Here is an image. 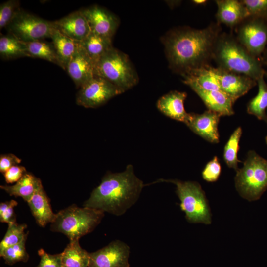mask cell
I'll use <instances>...</instances> for the list:
<instances>
[{
  "label": "cell",
  "mask_w": 267,
  "mask_h": 267,
  "mask_svg": "<svg viewBox=\"0 0 267 267\" xmlns=\"http://www.w3.org/2000/svg\"><path fill=\"white\" fill-rule=\"evenodd\" d=\"M53 23L56 29L77 42L83 41L91 32L88 21L80 10Z\"/></svg>",
  "instance_id": "obj_17"
},
{
  "label": "cell",
  "mask_w": 267,
  "mask_h": 267,
  "mask_svg": "<svg viewBox=\"0 0 267 267\" xmlns=\"http://www.w3.org/2000/svg\"><path fill=\"white\" fill-rule=\"evenodd\" d=\"M37 223L42 227L51 223L55 217L51 209L49 200L43 185L34 193L27 202Z\"/></svg>",
  "instance_id": "obj_20"
},
{
  "label": "cell",
  "mask_w": 267,
  "mask_h": 267,
  "mask_svg": "<svg viewBox=\"0 0 267 267\" xmlns=\"http://www.w3.org/2000/svg\"><path fill=\"white\" fill-rule=\"evenodd\" d=\"M123 92L107 80L95 75L80 88L76 101L77 104L85 108H96Z\"/></svg>",
  "instance_id": "obj_10"
},
{
  "label": "cell",
  "mask_w": 267,
  "mask_h": 267,
  "mask_svg": "<svg viewBox=\"0 0 267 267\" xmlns=\"http://www.w3.org/2000/svg\"><path fill=\"white\" fill-rule=\"evenodd\" d=\"M264 77H262L257 81L258 92L248 102L247 111L248 113L267 123V114L266 111L267 110V84Z\"/></svg>",
  "instance_id": "obj_26"
},
{
  "label": "cell",
  "mask_w": 267,
  "mask_h": 267,
  "mask_svg": "<svg viewBox=\"0 0 267 267\" xmlns=\"http://www.w3.org/2000/svg\"><path fill=\"white\" fill-rule=\"evenodd\" d=\"M213 60L217 67L246 75L256 81L266 72L261 60L252 55L232 33L219 34L214 47Z\"/></svg>",
  "instance_id": "obj_3"
},
{
  "label": "cell",
  "mask_w": 267,
  "mask_h": 267,
  "mask_svg": "<svg viewBox=\"0 0 267 267\" xmlns=\"http://www.w3.org/2000/svg\"><path fill=\"white\" fill-rule=\"evenodd\" d=\"M144 186L133 165L129 164L122 172L106 174L83 207L121 216L137 202Z\"/></svg>",
  "instance_id": "obj_2"
},
{
  "label": "cell",
  "mask_w": 267,
  "mask_h": 267,
  "mask_svg": "<svg viewBox=\"0 0 267 267\" xmlns=\"http://www.w3.org/2000/svg\"><path fill=\"white\" fill-rule=\"evenodd\" d=\"M234 29L238 41L252 55L261 59L267 45V21L248 16Z\"/></svg>",
  "instance_id": "obj_9"
},
{
  "label": "cell",
  "mask_w": 267,
  "mask_h": 267,
  "mask_svg": "<svg viewBox=\"0 0 267 267\" xmlns=\"http://www.w3.org/2000/svg\"><path fill=\"white\" fill-rule=\"evenodd\" d=\"M26 172V168L22 166H13L4 173L5 181L7 183L17 182Z\"/></svg>",
  "instance_id": "obj_37"
},
{
  "label": "cell",
  "mask_w": 267,
  "mask_h": 267,
  "mask_svg": "<svg viewBox=\"0 0 267 267\" xmlns=\"http://www.w3.org/2000/svg\"><path fill=\"white\" fill-rule=\"evenodd\" d=\"M210 66L192 70L182 76L183 79L195 82L205 90L222 91L218 80L211 70Z\"/></svg>",
  "instance_id": "obj_28"
},
{
  "label": "cell",
  "mask_w": 267,
  "mask_h": 267,
  "mask_svg": "<svg viewBox=\"0 0 267 267\" xmlns=\"http://www.w3.org/2000/svg\"><path fill=\"white\" fill-rule=\"evenodd\" d=\"M235 184L242 197L249 201L259 199L267 188V160L250 151L243 167L237 170Z\"/></svg>",
  "instance_id": "obj_5"
},
{
  "label": "cell",
  "mask_w": 267,
  "mask_h": 267,
  "mask_svg": "<svg viewBox=\"0 0 267 267\" xmlns=\"http://www.w3.org/2000/svg\"><path fill=\"white\" fill-rule=\"evenodd\" d=\"M210 69L218 80L222 91L234 102L257 84L256 80L244 75L217 67L211 66Z\"/></svg>",
  "instance_id": "obj_12"
},
{
  "label": "cell",
  "mask_w": 267,
  "mask_h": 267,
  "mask_svg": "<svg viewBox=\"0 0 267 267\" xmlns=\"http://www.w3.org/2000/svg\"><path fill=\"white\" fill-rule=\"evenodd\" d=\"M221 24L211 23L203 29L182 27L170 31L163 40L170 67L181 76L210 65Z\"/></svg>",
  "instance_id": "obj_1"
},
{
  "label": "cell",
  "mask_w": 267,
  "mask_h": 267,
  "mask_svg": "<svg viewBox=\"0 0 267 267\" xmlns=\"http://www.w3.org/2000/svg\"><path fill=\"white\" fill-rule=\"evenodd\" d=\"M79 240L70 241L61 253L62 267H88L89 253L80 246Z\"/></svg>",
  "instance_id": "obj_24"
},
{
  "label": "cell",
  "mask_w": 267,
  "mask_h": 267,
  "mask_svg": "<svg viewBox=\"0 0 267 267\" xmlns=\"http://www.w3.org/2000/svg\"><path fill=\"white\" fill-rule=\"evenodd\" d=\"M104 213L94 208L72 205L55 214L50 223V229L64 234L70 241L79 239L95 228Z\"/></svg>",
  "instance_id": "obj_4"
},
{
  "label": "cell",
  "mask_w": 267,
  "mask_h": 267,
  "mask_svg": "<svg viewBox=\"0 0 267 267\" xmlns=\"http://www.w3.org/2000/svg\"><path fill=\"white\" fill-rule=\"evenodd\" d=\"M186 97L185 92L171 91L158 99L157 107L167 117L186 124L190 117L184 107Z\"/></svg>",
  "instance_id": "obj_19"
},
{
  "label": "cell",
  "mask_w": 267,
  "mask_h": 267,
  "mask_svg": "<svg viewBox=\"0 0 267 267\" xmlns=\"http://www.w3.org/2000/svg\"><path fill=\"white\" fill-rule=\"evenodd\" d=\"M42 185L40 178L26 172L15 184L0 185V187L10 196L21 197L27 202Z\"/></svg>",
  "instance_id": "obj_21"
},
{
  "label": "cell",
  "mask_w": 267,
  "mask_h": 267,
  "mask_svg": "<svg viewBox=\"0 0 267 267\" xmlns=\"http://www.w3.org/2000/svg\"><path fill=\"white\" fill-rule=\"evenodd\" d=\"M0 56L3 60L29 57L23 43L9 34L0 38Z\"/></svg>",
  "instance_id": "obj_27"
},
{
  "label": "cell",
  "mask_w": 267,
  "mask_h": 267,
  "mask_svg": "<svg viewBox=\"0 0 267 267\" xmlns=\"http://www.w3.org/2000/svg\"><path fill=\"white\" fill-rule=\"evenodd\" d=\"M265 75H266L267 77V71H266V74H265Z\"/></svg>",
  "instance_id": "obj_42"
},
{
  "label": "cell",
  "mask_w": 267,
  "mask_h": 267,
  "mask_svg": "<svg viewBox=\"0 0 267 267\" xmlns=\"http://www.w3.org/2000/svg\"><path fill=\"white\" fill-rule=\"evenodd\" d=\"M265 140H266V143L267 144V135L266 136Z\"/></svg>",
  "instance_id": "obj_41"
},
{
  "label": "cell",
  "mask_w": 267,
  "mask_h": 267,
  "mask_svg": "<svg viewBox=\"0 0 267 267\" xmlns=\"http://www.w3.org/2000/svg\"><path fill=\"white\" fill-rule=\"evenodd\" d=\"M221 166L218 158L215 156L206 165L202 172V177L207 182H215L219 179L221 173Z\"/></svg>",
  "instance_id": "obj_34"
},
{
  "label": "cell",
  "mask_w": 267,
  "mask_h": 267,
  "mask_svg": "<svg viewBox=\"0 0 267 267\" xmlns=\"http://www.w3.org/2000/svg\"><path fill=\"white\" fill-rule=\"evenodd\" d=\"M215 1L217 6V22L220 24H225L234 29L249 16L241 0H216Z\"/></svg>",
  "instance_id": "obj_18"
},
{
  "label": "cell",
  "mask_w": 267,
  "mask_h": 267,
  "mask_svg": "<svg viewBox=\"0 0 267 267\" xmlns=\"http://www.w3.org/2000/svg\"><path fill=\"white\" fill-rule=\"evenodd\" d=\"M38 254L40 261L37 267H62L61 253L52 255L41 249Z\"/></svg>",
  "instance_id": "obj_36"
},
{
  "label": "cell",
  "mask_w": 267,
  "mask_h": 267,
  "mask_svg": "<svg viewBox=\"0 0 267 267\" xmlns=\"http://www.w3.org/2000/svg\"><path fill=\"white\" fill-rule=\"evenodd\" d=\"M130 247L125 242L116 240L104 247L89 253L88 267H130Z\"/></svg>",
  "instance_id": "obj_11"
},
{
  "label": "cell",
  "mask_w": 267,
  "mask_h": 267,
  "mask_svg": "<svg viewBox=\"0 0 267 267\" xmlns=\"http://www.w3.org/2000/svg\"><path fill=\"white\" fill-rule=\"evenodd\" d=\"M261 60L263 64L267 67V45L261 56Z\"/></svg>",
  "instance_id": "obj_39"
},
{
  "label": "cell",
  "mask_w": 267,
  "mask_h": 267,
  "mask_svg": "<svg viewBox=\"0 0 267 267\" xmlns=\"http://www.w3.org/2000/svg\"><path fill=\"white\" fill-rule=\"evenodd\" d=\"M21 162V160L13 154H1L0 156V172L4 174L11 167Z\"/></svg>",
  "instance_id": "obj_38"
},
{
  "label": "cell",
  "mask_w": 267,
  "mask_h": 267,
  "mask_svg": "<svg viewBox=\"0 0 267 267\" xmlns=\"http://www.w3.org/2000/svg\"><path fill=\"white\" fill-rule=\"evenodd\" d=\"M165 182L174 183L176 186V193L180 201L179 206L185 213V218L188 222L211 223L210 208L205 193L198 183L161 178L151 184Z\"/></svg>",
  "instance_id": "obj_7"
},
{
  "label": "cell",
  "mask_w": 267,
  "mask_h": 267,
  "mask_svg": "<svg viewBox=\"0 0 267 267\" xmlns=\"http://www.w3.org/2000/svg\"><path fill=\"white\" fill-rule=\"evenodd\" d=\"M50 39L62 65V69L66 70L67 65L76 50L77 42L69 38L55 28Z\"/></svg>",
  "instance_id": "obj_23"
},
{
  "label": "cell",
  "mask_w": 267,
  "mask_h": 267,
  "mask_svg": "<svg viewBox=\"0 0 267 267\" xmlns=\"http://www.w3.org/2000/svg\"><path fill=\"white\" fill-rule=\"evenodd\" d=\"M26 239L27 238L20 243L8 247L0 255L6 264L12 265L17 262L27 261L29 256L25 247Z\"/></svg>",
  "instance_id": "obj_31"
},
{
  "label": "cell",
  "mask_w": 267,
  "mask_h": 267,
  "mask_svg": "<svg viewBox=\"0 0 267 267\" xmlns=\"http://www.w3.org/2000/svg\"><path fill=\"white\" fill-rule=\"evenodd\" d=\"M18 204L16 201H10L1 202L0 204V221L8 224L16 222L14 207Z\"/></svg>",
  "instance_id": "obj_35"
},
{
  "label": "cell",
  "mask_w": 267,
  "mask_h": 267,
  "mask_svg": "<svg viewBox=\"0 0 267 267\" xmlns=\"http://www.w3.org/2000/svg\"><path fill=\"white\" fill-rule=\"evenodd\" d=\"M183 82L200 97L208 110L221 116H230L234 113L233 109L234 102L222 91L205 90L195 82L188 79H183Z\"/></svg>",
  "instance_id": "obj_15"
},
{
  "label": "cell",
  "mask_w": 267,
  "mask_h": 267,
  "mask_svg": "<svg viewBox=\"0 0 267 267\" xmlns=\"http://www.w3.org/2000/svg\"><path fill=\"white\" fill-rule=\"evenodd\" d=\"M242 128L238 127L230 135L226 142L223 150V159L227 166L236 171L238 163L240 161L238 159V151L239 148V143L242 135Z\"/></svg>",
  "instance_id": "obj_29"
},
{
  "label": "cell",
  "mask_w": 267,
  "mask_h": 267,
  "mask_svg": "<svg viewBox=\"0 0 267 267\" xmlns=\"http://www.w3.org/2000/svg\"><path fill=\"white\" fill-rule=\"evenodd\" d=\"M220 115L208 110L202 114L190 113L185 124L194 133L212 142L219 141L218 124Z\"/></svg>",
  "instance_id": "obj_16"
},
{
  "label": "cell",
  "mask_w": 267,
  "mask_h": 267,
  "mask_svg": "<svg viewBox=\"0 0 267 267\" xmlns=\"http://www.w3.org/2000/svg\"><path fill=\"white\" fill-rule=\"evenodd\" d=\"M5 28L8 34L19 41L29 42L50 38L55 27L53 21L20 9Z\"/></svg>",
  "instance_id": "obj_8"
},
{
  "label": "cell",
  "mask_w": 267,
  "mask_h": 267,
  "mask_svg": "<svg viewBox=\"0 0 267 267\" xmlns=\"http://www.w3.org/2000/svg\"><path fill=\"white\" fill-rule=\"evenodd\" d=\"M86 18L91 32L112 39L118 26L117 17L98 5L80 10Z\"/></svg>",
  "instance_id": "obj_13"
},
{
  "label": "cell",
  "mask_w": 267,
  "mask_h": 267,
  "mask_svg": "<svg viewBox=\"0 0 267 267\" xmlns=\"http://www.w3.org/2000/svg\"><path fill=\"white\" fill-rule=\"evenodd\" d=\"M207 1L206 0H192V2L194 3H195L196 4H199V5L204 4L206 2H207Z\"/></svg>",
  "instance_id": "obj_40"
},
{
  "label": "cell",
  "mask_w": 267,
  "mask_h": 267,
  "mask_svg": "<svg viewBox=\"0 0 267 267\" xmlns=\"http://www.w3.org/2000/svg\"><path fill=\"white\" fill-rule=\"evenodd\" d=\"M95 75L101 77L124 92L136 85L138 77L128 56L112 48L95 64Z\"/></svg>",
  "instance_id": "obj_6"
},
{
  "label": "cell",
  "mask_w": 267,
  "mask_h": 267,
  "mask_svg": "<svg viewBox=\"0 0 267 267\" xmlns=\"http://www.w3.org/2000/svg\"><path fill=\"white\" fill-rule=\"evenodd\" d=\"M22 42L25 47L29 57L44 59L62 68V65L52 43L43 42L42 40Z\"/></svg>",
  "instance_id": "obj_25"
},
{
  "label": "cell",
  "mask_w": 267,
  "mask_h": 267,
  "mask_svg": "<svg viewBox=\"0 0 267 267\" xmlns=\"http://www.w3.org/2000/svg\"><path fill=\"white\" fill-rule=\"evenodd\" d=\"M19 1L9 0L0 5V29L5 28L21 9Z\"/></svg>",
  "instance_id": "obj_32"
},
{
  "label": "cell",
  "mask_w": 267,
  "mask_h": 267,
  "mask_svg": "<svg viewBox=\"0 0 267 267\" xmlns=\"http://www.w3.org/2000/svg\"><path fill=\"white\" fill-rule=\"evenodd\" d=\"M111 39L91 32L80 43L95 65L103 55L113 47Z\"/></svg>",
  "instance_id": "obj_22"
},
{
  "label": "cell",
  "mask_w": 267,
  "mask_h": 267,
  "mask_svg": "<svg viewBox=\"0 0 267 267\" xmlns=\"http://www.w3.org/2000/svg\"><path fill=\"white\" fill-rule=\"evenodd\" d=\"M77 88H81L95 76L94 64L80 42L66 70Z\"/></svg>",
  "instance_id": "obj_14"
},
{
  "label": "cell",
  "mask_w": 267,
  "mask_h": 267,
  "mask_svg": "<svg viewBox=\"0 0 267 267\" xmlns=\"http://www.w3.org/2000/svg\"><path fill=\"white\" fill-rule=\"evenodd\" d=\"M26 227V224H18L16 222L8 224L6 233L0 243V255L8 247L27 238L28 233L25 232Z\"/></svg>",
  "instance_id": "obj_30"
},
{
  "label": "cell",
  "mask_w": 267,
  "mask_h": 267,
  "mask_svg": "<svg viewBox=\"0 0 267 267\" xmlns=\"http://www.w3.org/2000/svg\"><path fill=\"white\" fill-rule=\"evenodd\" d=\"M249 16L267 21V0H242Z\"/></svg>",
  "instance_id": "obj_33"
}]
</instances>
